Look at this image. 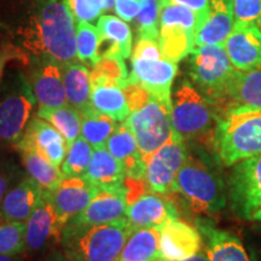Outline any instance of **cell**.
Listing matches in <instances>:
<instances>
[{"instance_id":"obj_1","label":"cell","mask_w":261,"mask_h":261,"mask_svg":"<svg viewBox=\"0 0 261 261\" xmlns=\"http://www.w3.org/2000/svg\"><path fill=\"white\" fill-rule=\"evenodd\" d=\"M18 35L19 48L29 62L46 58L63 67L77 60L76 28L68 0H37Z\"/></svg>"},{"instance_id":"obj_2","label":"cell","mask_w":261,"mask_h":261,"mask_svg":"<svg viewBox=\"0 0 261 261\" xmlns=\"http://www.w3.org/2000/svg\"><path fill=\"white\" fill-rule=\"evenodd\" d=\"M132 232L127 218L102 225L71 219L62 231L60 246L71 261H116Z\"/></svg>"},{"instance_id":"obj_3","label":"cell","mask_w":261,"mask_h":261,"mask_svg":"<svg viewBox=\"0 0 261 261\" xmlns=\"http://www.w3.org/2000/svg\"><path fill=\"white\" fill-rule=\"evenodd\" d=\"M213 148L218 162L225 167L261 155V112L231 106L218 117Z\"/></svg>"},{"instance_id":"obj_4","label":"cell","mask_w":261,"mask_h":261,"mask_svg":"<svg viewBox=\"0 0 261 261\" xmlns=\"http://www.w3.org/2000/svg\"><path fill=\"white\" fill-rule=\"evenodd\" d=\"M171 194L178 195L194 214L213 215L227 202V189L219 173L204 160L190 154L175 178Z\"/></svg>"},{"instance_id":"obj_5","label":"cell","mask_w":261,"mask_h":261,"mask_svg":"<svg viewBox=\"0 0 261 261\" xmlns=\"http://www.w3.org/2000/svg\"><path fill=\"white\" fill-rule=\"evenodd\" d=\"M218 117V107L190 81L178 85L172 96V125L185 142L213 143Z\"/></svg>"},{"instance_id":"obj_6","label":"cell","mask_w":261,"mask_h":261,"mask_svg":"<svg viewBox=\"0 0 261 261\" xmlns=\"http://www.w3.org/2000/svg\"><path fill=\"white\" fill-rule=\"evenodd\" d=\"M224 45L196 46L189 55V73L192 83L215 106L227 99V90L234 73Z\"/></svg>"},{"instance_id":"obj_7","label":"cell","mask_w":261,"mask_h":261,"mask_svg":"<svg viewBox=\"0 0 261 261\" xmlns=\"http://www.w3.org/2000/svg\"><path fill=\"white\" fill-rule=\"evenodd\" d=\"M35 104L28 77L16 74L0 97V148H16L31 121Z\"/></svg>"},{"instance_id":"obj_8","label":"cell","mask_w":261,"mask_h":261,"mask_svg":"<svg viewBox=\"0 0 261 261\" xmlns=\"http://www.w3.org/2000/svg\"><path fill=\"white\" fill-rule=\"evenodd\" d=\"M201 24L202 18L187 6H161L159 45L163 58L174 63L187 58L195 48L196 33Z\"/></svg>"},{"instance_id":"obj_9","label":"cell","mask_w":261,"mask_h":261,"mask_svg":"<svg viewBox=\"0 0 261 261\" xmlns=\"http://www.w3.org/2000/svg\"><path fill=\"white\" fill-rule=\"evenodd\" d=\"M125 123L135 135L140 154L148 162L173 135L172 103L151 97L144 107L130 113Z\"/></svg>"},{"instance_id":"obj_10","label":"cell","mask_w":261,"mask_h":261,"mask_svg":"<svg viewBox=\"0 0 261 261\" xmlns=\"http://www.w3.org/2000/svg\"><path fill=\"white\" fill-rule=\"evenodd\" d=\"M63 228L47 192H44L41 201L25 221L23 254L28 261H41L51 250L56 249L61 244Z\"/></svg>"},{"instance_id":"obj_11","label":"cell","mask_w":261,"mask_h":261,"mask_svg":"<svg viewBox=\"0 0 261 261\" xmlns=\"http://www.w3.org/2000/svg\"><path fill=\"white\" fill-rule=\"evenodd\" d=\"M227 196L232 211L242 219L249 220L261 207V155L232 166Z\"/></svg>"},{"instance_id":"obj_12","label":"cell","mask_w":261,"mask_h":261,"mask_svg":"<svg viewBox=\"0 0 261 261\" xmlns=\"http://www.w3.org/2000/svg\"><path fill=\"white\" fill-rule=\"evenodd\" d=\"M185 140L173 130L167 142L150 156L146 162V181L156 194L169 195L179 171L188 159Z\"/></svg>"},{"instance_id":"obj_13","label":"cell","mask_w":261,"mask_h":261,"mask_svg":"<svg viewBox=\"0 0 261 261\" xmlns=\"http://www.w3.org/2000/svg\"><path fill=\"white\" fill-rule=\"evenodd\" d=\"M28 81L39 108H58L68 103L63 83V69L56 61L38 58L29 62Z\"/></svg>"},{"instance_id":"obj_14","label":"cell","mask_w":261,"mask_h":261,"mask_svg":"<svg viewBox=\"0 0 261 261\" xmlns=\"http://www.w3.org/2000/svg\"><path fill=\"white\" fill-rule=\"evenodd\" d=\"M234 69H261V28L248 22H234L232 32L224 42Z\"/></svg>"},{"instance_id":"obj_15","label":"cell","mask_w":261,"mask_h":261,"mask_svg":"<svg viewBox=\"0 0 261 261\" xmlns=\"http://www.w3.org/2000/svg\"><path fill=\"white\" fill-rule=\"evenodd\" d=\"M178 74V63L161 60H132L128 81L142 85L151 97L172 103V85Z\"/></svg>"},{"instance_id":"obj_16","label":"cell","mask_w":261,"mask_h":261,"mask_svg":"<svg viewBox=\"0 0 261 261\" xmlns=\"http://www.w3.org/2000/svg\"><path fill=\"white\" fill-rule=\"evenodd\" d=\"M15 149L17 151L35 150L52 165L60 167L67 156L68 144L56 127H52L46 120L37 115L31 119L23 137Z\"/></svg>"},{"instance_id":"obj_17","label":"cell","mask_w":261,"mask_h":261,"mask_svg":"<svg viewBox=\"0 0 261 261\" xmlns=\"http://www.w3.org/2000/svg\"><path fill=\"white\" fill-rule=\"evenodd\" d=\"M99 191L86 178L64 177L54 191L47 192L61 224L68 221L86 210L90 202Z\"/></svg>"},{"instance_id":"obj_18","label":"cell","mask_w":261,"mask_h":261,"mask_svg":"<svg viewBox=\"0 0 261 261\" xmlns=\"http://www.w3.org/2000/svg\"><path fill=\"white\" fill-rule=\"evenodd\" d=\"M160 228V256L168 261H182L201 250L202 236L197 227L179 218L166 221Z\"/></svg>"},{"instance_id":"obj_19","label":"cell","mask_w":261,"mask_h":261,"mask_svg":"<svg viewBox=\"0 0 261 261\" xmlns=\"http://www.w3.org/2000/svg\"><path fill=\"white\" fill-rule=\"evenodd\" d=\"M126 218L132 230L160 227L166 221L179 218V212L167 196L161 194H144L129 204L126 210Z\"/></svg>"},{"instance_id":"obj_20","label":"cell","mask_w":261,"mask_h":261,"mask_svg":"<svg viewBox=\"0 0 261 261\" xmlns=\"http://www.w3.org/2000/svg\"><path fill=\"white\" fill-rule=\"evenodd\" d=\"M205 243V254L210 261H250L242 241L228 231L220 230L205 219L196 220Z\"/></svg>"},{"instance_id":"obj_21","label":"cell","mask_w":261,"mask_h":261,"mask_svg":"<svg viewBox=\"0 0 261 261\" xmlns=\"http://www.w3.org/2000/svg\"><path fill=\"white\" fill-rule=\"evenodd\" d=\"M97 29L99 33L98 61L104 57L130 58L133 39L126 21L116 16L103 15L98 18Z\"/></svg>"},{"instance_id":"obj_22","label":"cell","mask_w":261,"mask_h":261,"mask_svg":"<svg viewBox=\"0 0 261 261\" xmlns=\"http://www.w3.org/2000/svg\"><path fill=\"white\" fill-rule=\"evenodd\" d=\"M44 191L32 178L21 179L12 185L0 201V212L5 221H27L41 201Z\"/></svg>"},{"instance_id":"obj_23","label":"cell","mask_w":261,"mask_h":261,"mask_svg":"<svg viewBox=\"0 0 261 261\" xmlns=\"http://www.w3.org/2000/svg\"><path fill=\"white\" fill-rule=\"evenodd\" d=\"M106 148L122 163L127 178L146 179V161L140 154L135 135L125 122L117 125L108 139Z\"/></svg>"},{"instance_id":"obj_24","label":"cell","mask_w":261,"mask_h":261,"mask_svg":"<svg viewBox=\"0 0 261 261\" xmlns=\"http://www.w3.org/2000/svg\"><path fill=\"white\" fill-rule=\"evenodd\" d=\"M234 24L232 0H210V12L195 38L196 46L224 45Z\"/></svg>"},{"instance_id":"obj_25","label":"cell","mask_w":261,"mask_h":261,"mask_svg":"<svg viewBox=\"0 0 261 261\" xmlns=\"http://www.w3.org/2000/svg\"><path fill=\"white\" fill-rule=\"evenodd\" d=\"M127 205L126 190H99L86 210L73 219L89 225L109 224L125 218Z\"/></svg>"},{"instance_id":"obj_26","label":"cell","mask_w":261,"mask_h":261,"mask_svg":"<svg viewBox=\"0 0 261 261\" xmlns=\"http://www.w3.org/2000/svg\"><path fill=\"white\" fill-rule=\"evenodd\" d=\"M84 178H86L98 190H125V168L107 148L94 150Z\"/></svg>"},{"instance_id":"obj_27","label":"cell","mask_w":261,"mask_h":261,"mask_svg":"<svg viewBox=\"0 0 261 261\" xmlns=\"http://www.w3.org/2000/svg\"><path fill=\"white\" fill-rule=\"evenodd\" d=\"M231 106H240L261 112V69L234 70L227 90Z\"/></svg>"},{"instance_id":"obj_28","label":"cell","mask_w":261,"mask_h":261,"mask_svg":"<svg viewBox=\"0 0 261 261\" xmlns=\"http://www.w3.org/2000/svg\"><path fill=\"white\" fill-rule=\"evenodd\" d=\"M63 83L69 106L84 113L91 107V71L83 63H69L62 67Z\"/></svg>"},{"instance_id":"obj_29","label":"cell","mask_w":261,"mask_h":261,"mask_svg":"<svg viewBox=\"0 0 261 261\" xmlns=\"http://www.w3.org/2000/svg\"><path fill=\"white\" fill-rule=\"evenodd\" d=\"M18 152L28 177L37 182L44 192L54 191L64 179L62 169H58L57 166L52 165L35 150H21Z\"/></svg>"},{"instance_id":"obj_30","label":"cell","mask_w":261,"mask_h":261,"mask_svg":"<svg viewBox=\"0 0 261 261\" xmlns=\"http://www.w3.org/2000/svg\"><path fill=\"white\" fill-rule=\"evenodd\" d=\"M160 257V228H139L129 234L116 261H154Z\"/></svg>"},{"instance_id":"obj_31","label":"cell","mask_w":261,"mask_h":261,"mask_svg":"<svg viewBox=\"0 0 261 261\" xmlns=\"http://www.w3.org/2000/svg\"><path fill=\"white\" fill-rule=\"evenodd\" d=\"M91 106L104 115L112 117L117 122L126 121L130 115L126 96L122 89L117 86H91Z\"/></svg>"},{"instance_id":"obj_32","label":"cell","mask_w":261,"mask_h":261,"mask_svg":"<svg viewBox=\"0 0 261 261\" xmlns=\"http://www.w3.org/2000/svg\"><path fill=\"white\" fill-rule=\"evenodd\" d=\"M37 115L56 127L67 140L68 146L80 137L81 113L69 104L58 108H39Z\"/></svg>"},{"instance_id":"obj_33","label":"cell","mask_w":261,"mask_h":261,"mask_svg":"<svg viewBox=\"0 0 261 261\" xmlns=\"http://www.w3.org/2000/svg\"><path fill=\"white\" fill-rule=\"evenodd\" d=\"M116 122L112 117L104 115L91 106L81 113V136L94 149L106 148L108 139L116 129Z\"/></svg>"},{"instance_id":"obj_34","label":"cell","mask_w":261,"mask_h":261,"mask_svg":"<svg viewBox=\"0 0 261 261\" xmlns=\"http://www.w3.org/2000/svg\"><path fill=\"white\" fill-rule=\"evenodd\" d=\"M129 74L127 71L125 60L121 57L100 58L91 70V86H117L123 89L128 83Z\"/></svg>"},{"instance_id":"obj_35","label":"cell","mask_w":261,"mask_h":261,"mask_svg":"<svg viewBox=\"0 0 261 261\" xmlns=\"http://www.w3.org/2000/svg\"><path fill=\"white\" fill-rule=\"evenodd\" d=\"M92 148L83 136L68 146L67 156L61 166L64 177H85L93 155Z\"/></svg>"},{"instance_id":"obj_36","label":"cell","mask_w":261,"mask_h":261,"mask_svg":"<svg viewBox=\"0 0 261 261\" xmlns=\"http://www.w3.org/2000/svg\"><path fill=\"white\" fill-rule=\"evenodd\" d=\"M99 33L91 22H77L76 55L77 60L86 67L92 68L98 61Z\"/></svg>"},{"instance_id":"obj_37","label":"cell","mask_w":261,"mask_h":261,"mask_svg":"<svg viewBox=\"0 0 261 261\" xmlns=\"http://www.w3.org/2000/svg\"><path fill=\"white\" fill-rule=\"evenodd\" d=\"M25 248L24 221H4L0 224V254L18 255Z\"/></svg>"},{"instance_id":"obj_38","label":"cell","mask_w":261,"mask_h":261,"mask_svg":"<svg viewBox=\"0 0 261 261\" xmlns=\"http://www.w3.org/2000/svg\"><path fill=\"white\" fill-rule=\"evenodd\" d=\"M142 10L137 17L138 38H148L159 41L160 3L159 0H140Z\"/></svg>"},{"instance_id":"obj_39","label":"cell","mask_w":261,"mask_h":261,"mask_svg":"<svg viewBox=\"0 0 261 261\" xmlns=\"http://www.w3.org/2000/svg\"><path fill=\"white\" fill-rule=\"evenodd\" d=\"M77 22H93L103 12V0H68Z\"/></svg>"},{"instance_id":"obj_40","label":"cell","mask_w":261,"mask_h":261,"mask_svg":"<svg viewBox=\"0 0 261 261\" xmlns=\"http://www.w3.org/2000/svg\"><path fill=\"white\" fill-rule=\"evenodd\" d=\"M234 22H248L261 28V0H232Z\"/></svg>"},{"instance_id":"obj_41","label":"cell","mask_w":261,"mask_h":261,"mask_svg":"<svg viewBox=\"0 0 261 261\" xmlns=\"http://www.w3.org/2000/svg\"><path fill=\"white\" fill-rule=\"evenodd\" d=\"M130 60H161L163 55L159 41L148 38H137Z\"/></svg>"},{"instance_id":"obj_42","label":"cell","mask_w":261,"mask_h":261,"mask_svg":"<svg viewBox=\"0 0 261 261\" xmlns=\"http://www.w3.org/2000/svg\"><path fill=\"white\" fill-rule=\"evenodd\" d=\"M122 91L126 96L130 113L136 112V110L144 107L150 100V98H151V94L142 85L132 83V81H128L126 86L122 89Z\"/></svg>"},{"instance_id":"obj_43","label":"cell","mask_w":261,"mask_h":261,"mask_svg":"<svg viewBox=\"0 0 261 261\" xmlns=\"http://www.w3.org/2000/svg\"><path fill=\"white\" fill-rule=\"evenodd\" d=\"M18 169L8 160L0 159V201L18 179Z\"/></svg>"},{"instance_id":"obj_44","label":"cell","mask_w":261,"mask_h":261,"mask_svg":"<svg viewBox=\"0 0 261 261\" xmlns=\"http://www.w3.org/2000/svg\"><path fill=\"white\" fill-rule=\"evenodd\" d=\"M142 3L140 0H116L115 12L120 18L126 22H132L138 17Z\"/></svg>"},{"instance_id":"obj_45","label":"cell","mask_w":261,"mask_h":261,"mask_svg":"<svg viewBox=\"0 0 261 261\" xmlns=\"http://www.w3.org/2000/svg\"><path fill=\"white\" fill-rule=\"evenodd\" d=\"M160 8L168 4L182 5L187 6L192 11L196 12L202 18V23L207 18L208 12H210V0H159Z\"/></svg>"},{"instance_id":"obj_46","label":"cell","mask_w":261,"mask_h":261,"mask_svg":"<svg viewBox=\"0 0 261 261\" xmlns=\"http://www.w3.org/2000/svg\"><path fill=\"white\" fill-rule=\"evenodd\" d=\"M11 60H18L22 61L25 64H29V58L21 48L16 47L14 45H6V46H3L0 48V83H2L3 75H4L5 65Z\"/></svg>"},{"instance_id":"obj_47","label":"cell","mask_w":261,"mask_h":261,"mask_svg":"<svg viewBox=\"0 0 261 261\" xmlns=\"http://www.w3.org/2000/svg\"><path fill=\"white\" fill-rule=\"evenodd\" d=\"M41 261H71L69 257L65 255L62 249H54L47 254Z\"/></svg>"},{"instance_id":"obj_48","label":"cell","mask_w":261,"mask_h":261,"mask_svg":"<svg viewBox=\"0 0 261 261\" xmlns=\"http://www.w3.org/2000/svg\"><path fill=\"white\" fill-rule=\"evenodd\" d=\"M0 261H28L24 254H18V255H6V254H0Z\"/></svg>"},{"instance_id":"obj_49","label":"cell","mask_w":261,"mask_h":261,"mask_svg":"<svg viewBox=\"0 0 261 261\" xmlns=\"http://www.w3.org/2000/svg\"><path fill=\"white\" fill-rule=\"evenodd\" d=\"M182 261H210V259H208L207 254L205 253L198 252L197 254H195V255L188 257V259H185Z\"/></svg>"},{"instance_id":"obj_50","label":"cell","mask_w":261,"mask_h":261,"mask_svg":"<svg viewBox=\"0 0 261 261\" xmlns=\"http://www.w3.org/2000/svg\"><path fill=\"white\" fill-rule=\"evenodd\" d=\"M115 2L116 0H103V12L112 11L115 9Z\"/></svg>"},{"instance_id":"obj_51","label":"cell","mask_w":261,"mask_h":261,"mask_svg":"<svg viewBox=\"0 0 261 261\" xmlns=\"http://www.w3.org/2000/svg\"><path fill=\"white\" fill-rule=\"evenodd\" d=\"M252 221H257V223H261V207L257 208V210L254 212L252 217H250V219Z\"/></svg>"},{"instance_id":"obj_52","label":"cell","mask_w":261,"mask_h":261,"mask_svg":"<svg viewBox=\"0 0 261 261\" xmlns=\"http://www.w3.org/2000/svg\"><path fill=\"white\" fill-rule=\"evenodd\" d=\"M4 221H5V219H4V217H3L2 212H0V224H2V223H4Z\"/></svg>"},{"instance_id":"obj_53","label":"cell","mask_w":261,"mask_h":261,"mask_svg":"<svg viewBox=\"0 0 261 261\" xmlns=\"http://www.w3.org/2000/svg\"><path fill=\"white\" fill-rule=\"evenodd\" d=\"M154 261H168V260L163 259V257H161V256H160V257H158V259H156V260H154Z\"/></svg>"}]
</instances>
